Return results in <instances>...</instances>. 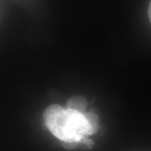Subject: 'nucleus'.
Masks as SVG:
<instances>
[{"instance_id":"nucleus-1","label":"nucleus","mask_w":151,"mask_h":151,"mask_svg":"<svg viewBox=\"0 0 151 151\" xmlns=\"http://www.w3.org/2000/svg\"><path fill=\"white\" fill-rule=\"evenodd\" d=\"M44 123L52 134L63 141L65 147L71 149L81 143L83 138L93 134L84 113L52 104L43 113Z\"/></svg>"},{"instance_id":"nucleus-2","label":"nucleus","mask_w":151,"mask_h":151,"mask_svg":"<svg viewBox=\"0 0 151 151\" xmlns=\"http://www.w3.org/2000/svg\"><path fill=\"white\" fill-rule=\"evenodd\" d=\"M86 107H87V101L83 96H78V95L73 96L67 102V109L73 110L78 113H86Z\"/></svg>"},{"instance_id":"nucleus-3","label":"nucleus","mask_w":151,"mask_h":151,"mask_svg":"<svg viewBox=\"0 0 151 151\" xmlns=\"http://www.w3.org/2000/svg\"><path fill=\"white\" fill-rule=\"evenodd\" d=\"M148 15H149V20H150V22H151V2H150L149 9H148Z\"/></svg>"}]
</instances>
